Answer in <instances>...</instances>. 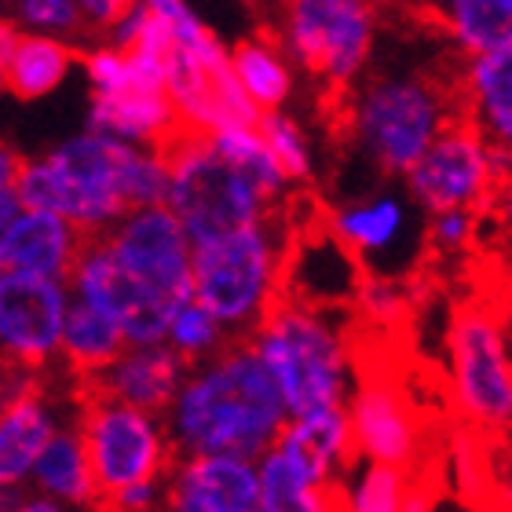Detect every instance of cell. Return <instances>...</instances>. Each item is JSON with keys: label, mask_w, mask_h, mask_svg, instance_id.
I'll return each mask as SVG.
<instances>
[{"label": "cell", "mask_w": 512, "mask_h": 512, "mask_svg": "<svg viewBox=\"0 0 512 512\" xmlns=\"http://www.w3.org/2000/svg\"><path fill=\"white\" fill-rule=\"evenodd\" d=\"M22 205L66 216L85 238L107 235L128 209L161 205L169 194V154L81 128L11 176Z\"/></svg>", "instance_id": "cell-1"}, {"label": "cell", "mask_w": 512, "mask_h": 512, "mask_svg": "<svg viewBox=\"0 0 512 512\" xmlns=\"http://www.w3.org/2000/svg\"><path fill=\"white\" fill-rule=\"evenodd\" d=\"M165 421L180 454L260 461L282 436L289 410L249 337H235L224 352L191 366Z\"/></svg>", "instance_id": "cell-2"}, {"label": "cell", "mask_w": 512, "mask_h": 512, "mask_svg": "<svg viewBox=\"0 0 512 512\" xmlns=\"http://www.w3.org/2000/svg\"><path fill=\"white\" fill-rule=\"evenodd\" d=\"M458 118L454 85L428 74H381L344 92V132L381 176L403 180Z\"/></svg>", "instance_id": "cell-3"}, {"label": "cell", "mask_w": 512, "mask_h": 512, "mask_svg": "<svg viewBox=\"0 0 512 512\" xmlns=\"http://www.w3.org/2000/svg\"><path fill=\"white\" fill-rule=\"evenodd\" d=\"M249 344L264 359L267 374L275 377L289 414L348 403L355 388V355L330 308L282 297L249 333Z\"/></svg>", "instance_id": "cell-4"}, {"label": "cell", "mask_w": 512, "mask_h": 512, "mask_svg": "<svg viewBox=\"0 0 512 512\" xmlns=\"http://www.w3.org/2000/svg\"><path fill=\"white\" fill-rule=\"evenodd\" d=\"M289 238L293 231L275 216L194 242V300H202L231 337H249L286 297Z\"/></svg>", "instance_id": "cell-5"}, {"label": "cell", "mask_w": 512, "mask_h": 512, "mask_svg": "<svg viewBox=\"0 0 512 512\" xmlns=\"http://www.w3.org/2000/svg\"><path fill=\"white\" fill-rule=\"evenodd\" d=\"M88 81V128L136 147H169L183 132L180 110L165 85V63L143 44H92L81 55Z\"/></svg>", "instance_id": "cell-6"}, {"label": "cell", "mask_w": 512, "mask_h": 512, "mask_svg": "<svg viewBox=\"0 0 512 512\" xmlns=\"http://www.w3.org/2000/svg\"><path fill=\"white\" fill-rule=\"evenodd\" d=\"M165 154H169L165 205L180 216L194 242L264 224L282 213V205L242 165L220 154L213 139L202 132H180L165 147Z\"/></svg>", "instance_id": "cell-7"}, {"label": "cell", "mask_w": 512, "mask_h": 512, "mask_svg": "<svg viewBox=\"0 0 512 512\" xmlns=\"http://www.w3.org/2000/svg\"><path fill=\"white\" fill-rule=\"evenodd\" d=\"M377 0H278V41L326 92H352L374 59Z\"/></svg>", "instance_id": "cell-8"}, {"label": "cell", "mask_w": 512, "mask_h": 512, "mask_svg": "<svg viewBox=\"0 0 512 512\" xmlns=\"http://www.w3.org/2000/svg\"><path fill=\"white\" fill-rule=\"evenodd\" d=\"M450 403L480 432L512 428V330L498 304H461L447 330Z\"/></svg>", "instance_id": "cell-9"}, {"label": "cell", "mask_w": 512, "mask_h": 512, "mask_svg": "<svg viewBox=\"0 0 512 512\" xmlns=\"http://www.w3.org/2000/svg\"><path fill=\"white\" fill-rule=\"evenodd\" d=\"M77 428L96 465L99 494L121 491L143 480H165L180 458L165 414L121 403L96 388H81ZM99 498V502H103Z\"/></svg>", "instance_id": "cell-10"}, {"label": "cell", "mask_w": 512, "mask_h": 512, "mask_svg": "<svg viewBox=\"0 0 512 512\" xmlns=\"http://www.w3.org/2000/svg\"><path fill=\"white\" fill-rule=\"evenodd\" d=\"M512 172V161L491 147L472 121L458 118L439 132V139L421 154L414 169L403 176L421 213H447V209H476L491 205L498 183Z\"/></svg>", "instance_id": "cell-11"}, {"label": "cell", "mask_w": 512, "mask_h": 512, "mask_svg": "<svg viewBox=\"0 0 512 512\" xmlns=\"http://www.w3.org/2000/svg\"><path fill=\"white\" fill-rule=\"evenodd\" d=\"M107 242L147 297L172 311L194 297V238L165 202L128 209Z\"/></svg>", "instance_id": "cell-12"}, {"label": "cell", "mask_w": 512, "mask_h": 512, "mask_svg": "<svg viewBox=\"0 0 512 512\" xmlns=\"http://www.w3.org/2000/svg\"><path fill=\"white\" fill-rule=\"evenodd\" d=\"M421 205L410 191L377 187V191L352 194L326 213V227L341 238L366 264L370 275L392 278L414 264V256L428 249L425 224L417 220Z\"/></svg>", "instance_id": "cell-13"}, {"label": "cell", "mask_w": 512, "mask_h": 512, "mask_svg": "<svg viewBox=\"0 0 512 512\" xmlns=\"http://www.w3.org/2000/svg\"><path fill=\"white\" fill-rule=\"evenodd\" d=\"M70 278L0 271V352L4 363L30 374H48L63 355Z\"/></svg>", "instance_id": "cell-14"}, {"label": "cell", "mask_w": 512, "mask_h": 512, "mask_svg": "<svg viewBox=\"0 0 512 512\" xmlns=\"http://www.w3.org/2000/svg\"><path fill=\"white\" fill-rule=\"evenodd\" d=\"M81 406V403H77ZM77 406L66 410L44 384V374L8 366L4 377V406H0V487L4 494L26 491L33 465L59 428L77 421Z\"/></svg>", "instance_id": "cell-15"}, {"label": "cell", "mask_w": 512, "mask_h": 512, "mask_svg": "<svg viewBox=\"0 0 512 512\" xmlns=\"http://www.w3.org/2000/svg\"><path fill=\"white\" fill-rule=\"evenodd\" d=\"M70 289H74V297L110 311L125 326L128 344L165 341L172 308H165L161 300L147 297L132 282V275H128L125 264L118 260V253L110 249L107 235L85 238V249H81L74 271H70Z\"/></svg>", "instance_id": "cell-16"}, {"label": "cell", "mask_w": 512, "mask_h": 512, "mask_svg": "<svg viewBox=\"0 0 512 512\" xmlns=\"http://www.w3.org/2000/svg\"><path fill=\"white\" fill-rule=\"evenodd\" d=\"M344 406L352 417L355 454L359 458L414 472L425 432H421L414 403L406 399V392L392 377H359Z\"/></svg>", "instance_id": "cell-17"}, {"label": "cell", "mask_w": 512, "mask_h": 512, "mask_svg": "<svg viewBox=\"0 0 512 512\" xmlns=\"http://www.w3.org/2000/svg\"><path fill=\"white\" fill-rule=\"evenodd\" d=\"M366 278V264L326 224L293 231L286 256V297L333 311L352 300L359 304Z\"/></svg>", "instance_id": "cell-18"}, {"label": "cell", "mask_w": 512, "mask_h": 512, "mask_svg": "<svg viewBox=\"0 0 512 512\" xmlns=\"http://www.w3.org/2000/svg\"><path fill=\"white\" fill-rule=\"evenodd\" d=\"M161 512H260V469L235 454H180Z\"/></svg>", "instance_id": "cell-19"}, {"label": "cell", "mask_w": 512, "mask_h": 512, "mask_svg": "<svg viewBox=\"0 0 512 512\" xmlns=\"http://www.w3.org/2000/svg\"><path fill=\"white\" fill-rule=\"evenodd\" d=\"M85 235L66 216L22 205L11 220H0V271L70 278Z\"/></svg>", "instance_id": "cell-20"}, {"label": "cell", "mask_w": 512, "mask_h": 512, "mask_svg": "<svg viewBox=\"0 0 512 512\" xmlns=\"http://www.w3.org/2000/svg\"><path fill=\"white\" fill-rule=\"evenodd\" d=\"M187 374H191V363L172 344L150 341V344H128L125 352L96 381L81 384V388H96V392L114 395L121 403L165 414L176 403Z\"/></svg>", "instance_id": "cell-21"}, {"label": "cell", "mask_w": 512, "mask_h": 512, "mask_svg": "<svg viewBox=\"0 0 512 512\" xmlns=\"http://www.w3.org/2000/svg\"><path fill=\"white\" fill-rule=\"evenodd\" d=\"M461 118L472 121L491 147L512 161V44L465 55L454 77Z\"/></svg>", "instance_id": "cell-22"}, {"label": "cell", "mask_w": 512, "mask_h": 512, "mask_svg": "<svg viewBox=\"0 0 512 512\" xmlns=\"http://www.w3.org/2000/svg\"><path fill=\"white\" fill-rule=\"evenodd\" d=\"M282 454L304 465L311 476H319L326 483L344 480V472L352 469L359 454H355V436H352V417L348 406H315L304 414H289L286 428L275 443Z\"/></svg>", "instance_id": "cell-23"}, {"label": "cell", "mask_w": 512, "mask_h": 512, "mask_svg": "<svg viewBox=\"0 0 512 512\" xmlns=\"http://www.w3.org/2000/svg\"><path fill=\"white\" fill-rule=\"evenodd\" d=\"M74 66V44L63 41V37L26 33L11 22L0 30V77H4V88L22 103L52 96L55 88L70 77Z\"/></svg>", "instance_id": "cell-24"}, {"label": "cell", "mask_w": 512, "mask_h": 512, "mask_svg": "<svg viewBox=\"0 0 512 512\" xmlns=\"http://www.w3.org/2000/svg\"><path fill=\"white\" fill-rule=\"evenodd\" d=\"M30 491L44 494L59 502L63 509H99V480H96V465H92V454L85 447V436L77 421H70L66 428L55 432V439L44 447V454L33 465L30 476Z\"/></svg>", "instance_id": "cell-25"}, {"label": "cell", "mask_w": 512, "mask_h": 512, "mask_svg": "<svg viewBox=\"0 0 512 512\" xmlns=\"http://www.w3.org/2000/svg\"><path fill=\"white\" fill-rule=\"evenodd\" d=\"M125 348V326L110 311L96 308L81 297L70 300L59 366H66V374H74L77 384H92Z\"/></svg>", "instance_id": "cell-26"}, {"label": "cell", "mask_w": 512, "mask_h": 512, "mask_svg": "<svg viewBox=\"0 0 512 512\" xmlns=\"http://www.w3.org/2000/svg\"><path fill=\"white\" fill-rule=\"evenodd\" d=\"M231 66L242 92L253 99L260 114L286 110L297 92V70L293 55L282 48L278 37H246L231 48Z\"/></svg>", "instance_id": "cell-27"}, {"label": "cell", "mask_w": 512, "mask_h": 512, "mask_svg": "<svg viewBox=\"0 0 512 512\" xmlns=\"http://www.w3.org/2000/svg\"><path fill=\"white\" fill-rule=\"evenodd\" d=\"M260 469V512H341L337 487L311 476L304 465L271 447L256 461Z\"/></svg>", "instance_id": "cell-28"}, {"label": "cell", "mask_w": 512, "mask_h": 512, "mask_svg": "<svg viewBox=\"0 0 512 512\" xmlns=\"http://www.w3.org/2000/svg\"><path fill=\"white\" fill-rule=\"evenodd\" d=\"M432 22L461 59L512 44V0H443Z\"/></svg>", "instance_id": "cell-29"}, {"label": "cell", "mask_w": 512, "mask_h": 512, "mask_svg": "<svg viewBox=\"0 0 512 512\" xmlns=\"http://www.w3.org/2000/svg\"><path fill=\"white\" fill-rule=\"evenodd\" d=\"M417 483L410 469L359 458L337 483L341 512H406Z\"/></svg>", "instance_id": "cell-30"}, {"label": "cell", "mask_w": 512, "mask_h": 512, "mask_svg": "<svg viewBox=\"0 0 512 512\" xmlns=\"http://www.w3.org/2000/svg\"><path fill=\"white\" fill-rule=\"evenodd\" d=\"M209 139L216 143L220 154H227L235 165H242V169H246L278 205L289 202L293 183L286 180V172H282V165H278V158H275V150L267 147L264 132H260V121H256V125L216 128V132H209Z\"/></svg>", "instance_id": "cell-31"}, {"label": "cell", "mask_w": 512, "mask_h": 512, "mask_svg": "<svg viewBox=\"0 0 512 512\" xmlns=\"http://www.w3.org/2000/svg\"><path fill=\"white\" fill-rule=\"evenodd\" d=\"M231 341H235L231 330L216 319L213 311L205 308L202 300H194V297L183 300L180 308L172 311L169 330H165V344H172V348H176V352H180L191 366L213 359V355L224 352Z\"/></svg>", "instance_id": "cell-32"}, {"label": "cell", "mask_w": 512, "mask_h": 512, "mask_svg": "<svg viewBox=\"0 0 512 512\" xmlns=\"http://www.w3.org/2000/svg\"><path fill=\"white\" fill-rule=\"evenodd\" d=\"M260 132H264L267 147L275 150L278 165L286 172V180L293 183V191L308 187L315 180V143H311L308 128L286 110H271L260 118Z\"/></svg>", "instance_id": "cell-33"}, {"label": "cell", "mask_w": 512, "mask_h": 512, "mask_svg": "<svg viewBox=\"0 0 512 512\" xmlns=\"http://www.w3.org/2000/svg\"><path fill=\"white\" fill-rule=\"evenodd\" d=\"M8 22L26 33L63 37V41L85 33L77 0H8Z\"/></svg>", "instance_id": "cell-34"}, {"label": "cell", "mask_w": 512, "mask_h": 512, "mask_svg": "<svg viewBox=\"0 0 512 512\" xmlns=\"http://www.w3.org/2000/svg\"><path fill=\"white\" fill-rule=\"evenodd\" d=\"M428 253L436 256H461L483 246V213L476 209H447V213H428L425 220Z\"/></svg>", "instance_id": "cell-35"}, {"label": "cell", "mask_w": 512, "mask_h": 512, "mask_svg": "<svg viewBox=\"0 0 512 512\" xmlns=\"http://www.w3.org/2000/svg\"><path fill=\"white\" fill-rule=\"evenodd\" d=\"M483 246H491L512 267V172H505L491 205L483 209Z\"/></svg>", "instance_id": "cell-36"}, {"label": "cell", "mask_w": 512, "mask_h": 512, "mask_svg": "<svg viewBox=\"0 0 512 512\" xmlns=\"http://www.w3.org/2000/svg\"><path fill=\"white\" fill-rule=\"evenodd\" d=\"M161 502H165V480H143L107 494L99 502V512H161Z\"/></svg>", "instance_id": "cell-37"}, {"label": "cell", "mask_w": 512, "mask_h": 512, "mask_svg": "<svg viewBox=\"0 0 512 512\" xmlns=\"http://www.w3.org/2000/svg\"><path fill=\"white\" fill-rule=\"evenodd\" d=\"M132 4H136V0H77L85 33H103V37H107V33L125 19Z\"/></svg>", "instance_id": "cell-38"}, {"label": "cell", "mask_w": 512, "mask_h": 512, "mask_svg": "<svg viewBox=\"0 0 512 512\" xmlns=\"http://www.w3.org/2000/svg\"><path fill=\"white\" fill-rule=\"evenodd\" d=\"M4 512H70V509H63L59 502H52V498H44V494L26 487V491L4 494Z\"/></svg>", "instance_id": "cell-39"}, {"label": "cell", "mask_w": 512, "mask_h": 512, "mask_svg": "<svg viewBox=\"0 0 512 512\" xmlns=\"http://www.w3.org/2000/svg\"><path fill=\"white\" fill-rule=\"evenodd\" d=\"M494 304L502 308L505 322H509V330H512V267H509V278H505V286H502V293H498V300H494Z\"/></svg>", "instance_id": "cell-40"}, {"label": "cell", "mask_w": 512, "mask_h": 512, "mask_svg": "<svg viewBox=\"0 0 512 512\" xmlns=\"http://www.w3.org/2000/svg\"><path fill=\"white\" fill-rule=\"evenodd\" d=\"M406 512H432L428 509V498L421 491H414V498H410V505H406Z\"/></svg>", "instance_id": "cell-41"}, {"label": "cell", "mask_w": 512, "mask_h": 512, "mask_svg": "<svg viewBox=\"0 0 512 512\" xmlns=\"http://www.w3.org/2000/svg\"><path fill=\"white\" fill-rule=\"evenodd\" d=\"M498 498H502V512H512V476L502 483V491H498Z\"/></svg>", "instance_id": "cell-42"}, {"label": "cell", "mask_w": 512, "mask_h": 512, "mask_svg": "<svg viewBox=\"0 0 512 512\" xmlns=\"http://www.w3.org/2000/svg\"><path fill=\"white\" fill-rule=\"evenodd\" d=\"M77 512H99V509H77Z\"/></svg>", "instance_id": "cell-43"}]
</instances>
